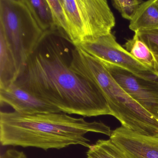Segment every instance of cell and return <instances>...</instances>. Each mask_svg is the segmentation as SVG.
I'll return each mask as SVG.
<instances>
[{
	"label": "cell",
	"mask_w": 158,
	"mask_h": 158,
	"mask_svg": "<svg viewBox=\"0 0 158 158\" xmlns=\"http://www.w3.org/2000/svg\"><path fill=\"white\" fill-rule=\"evenodd\" d=\"M75 47L57 29L44 32L14 84L65 114L112 115L99 89L71 69Z\"/></svg>",
	"instance_id": "obj_1"
},
{
	"label": "cell",
	"mask_w": 158,
	"mask_h": 158,
	"mask_svg": "<svg viewBox=\"0 0 158 158\" xmlns=\"http://www.w3.org/2000/svg\"><path fill=\"white\" fill-rule=\"evenodd\" d=\"M110 127L101 122H89L60 113L25 114L0 113V141L2 146L34 147L44 150L60 149L70 145L89 148V132L110 137Z\"/></svg>",
	"instance_id": "obj_2"
},
{
	"label": "cell",
	"mask_w": 158,
	"mask_h": 158,
	"mask_svg": "<svg viewBox=\"0 0 158 158\" xmlns=\"http://www.w3.org/2000/svg\"><path fill=\"white\" fill-rule=\"evenodd\" d=\"M71 68L99 89L122 126L146 135H158V120L126 93L101 62L75 46Z\"/></svg>",
	"instance_id": "obj_3"
},
{
	"label": "cell",
	"mask_w": 158,
	"mask_h": 158,
	"mask_svg": "<svg viewBox=\"0 0 158 158\" xmlns=\"http://www.w3.org/2000/svg\"><path fill=\"white\" fill-rule=\"evenodd\" d=\"M0 31L19 70L44 34L25 0H0Z\"/></svg>",
	"instance_id": "obj_4"
},
{
	"label": "cell",
	"mask_w": 158,
	"mask_h": 158,
	"mask_svg": "<svg viewBox=\"0 0 158 158\" xmlns=\"http://www.w3.org/2000/svg\"><path fill=\"white\" fill-rule=\"evenodd\" d=\"M67 23V36L75 46L111 33L115 17L106 0H60Z\"/></svg>",
	"instance_id": "obj_5"
},
{
	"label": "cell",
	"mask_w": 158,
	"mask_h": 158,
	"mask_svg": "<svg viewBox=\"0 0 158 158\" xmlns=\"http://www.w3.org/2000/svg\"><path fill=\"white\" fill-rule=\"evenodd\" d=\"M77 47L103 63L115 65L145 79L158 80V75L135 59L112 33Z\"/></svg>",
	"instance_id": "obj_6"
},
{
	"label": "cell",
	"mask_w": 158,
	"mask_h": 158,
	"mask_svg": "<svg viewBox=\"0 0 158 158\" xmlns=\"http://www.w3.org/2000/svg\"><path fill=\"white\" fill-rule=\"evenodd\" d=\"M102 63L126 93L158 120V80L145 79L115 65Z\"/></svg>",
	"instance_id": "obj_7"
},
{
	"label": "cell",
	"mask_w": 158,
	"mask_h": 158,
	"mask_svg": "<svg viewBox=\"0 0 158 158\" xmlns=\"http://www.w3.org/2000/svg\"><path fill=\"white\" fill-rule=\"evenodd\" d=\"M110 139L128 158H158V135H146L121 126Z\"/></svg>",
	"instance_id": "obj_8"
},
{
	"label": "cell",
	"mask_w": 158,
	"mask_h": 158,
	"mask_svg": "<svg viewBox=\"0 0 158 158\" xmlns=\"http://www.w3.org/2000/svg\"><path fill=\"white\" fill-rule=\"evenodd\" d=\"M1 105H10L15 111L25 114L56 113L61 111L58 108L11 84L7 87L0 89Z\"/></svg>",
	"instance_id": "obj_9"
},
{
	"label": "cell",
	"mask_w": 158,
	"mask_h": 158,
	"mask_svg": "<svg viewBox=\"0 0 158 158\" xmlns=\"http://www.w3.org/2000/svg\"><path fill=\"white\" fill-rule=\"evenodd\" d=\"M129 28L135 33L158 28V1H144L130 21Z\"/></svg>",
	"instance_id": "obj_10"
},
{
	"label": "cell",
	"mask_w": 158,
	"mask_h": 158,
	"mask_svg": "<svg viewBox=\"0 0 158 158\" xmlns=\"http://www.w3.org/2000/svg\"><path fill=\"white\" fill-rule=\"evenodd\" d=\"M18 74L15 60L3 33L0 31V89L14 84Z\"/></svg>",
	"instance_id": "obj_11"
},
{
	"label": "cell",
	"mask_w": 158,
	"mask_h": 158,
	"mask_svg": "<svg viewBox=\"0 0 158 158\" xmlns=\"http://www.w3.org/2000/svg\"><path fill=\"white\" fill-rule=\"evenodd\" d=\"M123 48L147 68L158 75L153 55L148 46L139 39L137 33L126 41Z\"/></svg>",
	"instance_id": "obj_12"
},
{
	"label": "cell",
	"mask_w": 158,
	"mask_h": 158,
	"mask_svg": "<svg viewBox=\"0 0 158 158\" xmlns=\"http://www.w3.org/2000/svg\"><path fill=\"white\" fill-rule=\"evenodd\" d=\"M36 21L44 32L57 29L47 0H25Z\"/></svg>",
	"instance_id": "obj_13"
},
{
	"label": "cell",
	"mask_w": 158,
	"mask_h": 158,
	"mask_svg": "<svg viewBox=\"0 0 158 158\" xmlns=\"http://www.w3.org/2000/svg\"><path fill=\"white\" fill-rule=\"evenodd\" d=\"M87 156V158H128L110 139H99L90 145Z\"/></svg>",
	"instance_id": "obj_14"
},
{
	"label": "cell",
	"mask_w": 158,
	"mask_h": 158,
	"mask_svg": "<svg viewBox=\"0 0 158 158\" xmlns=\"http://www.w3.org/2000/svg\"><path fill=\"white\" fill-rule=\"evenodd\" d=\"M144 2L141 0H112L111 2L123 18L130 21Z\"/></svg>",
	"instance_id": "obj_15"
},
{
	"label": "cell",
	"mask_w": 158,
	"mask_h": 158,
	"mask_svg": "<svg viewBox=\"0 0 158 158\" xmlns=\"http://www.w3.org/2000/svg\"><path fill=\"white\" fill-rule=\"evenodd\" d=\"M151 52L155 60L158 73V28L135 32Z\"/></svg>",
	"instance_id": "obj_16"
},
{
	"label": "cell",
	"mask_w": 158,
	"mask_h": 158,
	"mask_svg": "<svg viewBox=\"0 0 158 158\" xmlns=\"http://www.w3.org/2000/svg\"><path fill=\"white\" fill-rule=\"evenodd\" d=\"M47 1L51 10L55 27L67 36V23L60 0H47Z\"/></svg>",
	"instance_id": "obj_17"
},
{
	"label": "cell",
	"mask_w": 158,
	"mask_h": 158,
	"mask_svg": "<svg viewBox=\"0 0 158 158\" xmlns=\"http://www.w3.org/2000/svg\"><path fill=\"white\" fill-rule=\"evenodd\" d=\"M1 158H27L23 152L15 149H10L5 152Z\"/></svg>",
	"instance_id": "obj_18"
},
{
	"label": "cell",
	"mask_w": 158,
	"mask_h": 158,
	"mask_svg": "<svg viewBox=\"0 0 158 158\" xmlns=\"http://www.w3.org/2000/svg\"><path fill=\"white\" fill-rule=\"evenodd\" d=\"M157 1H158V0H157Z\"/></svg>",
	"instance_id": "obj_19"
}]
</instances>
